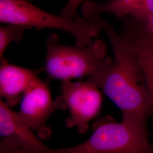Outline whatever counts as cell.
Here are the masks:
<instances>
[{
  "mask_svg": "<svg viewBox=\"0 0 153 153\" xmlns=\"http://www.w3.org/2000/svg\"><path fill=\"white\" fill-rule=\"evenodd\" d=\"M87 18L104 31L113 50V59L107 57L87 81L102 89L120 109L123 119L146 124L153 112L152 100L141 68L130 45L100 15Z\"/></svg>",
  "mask_w": 153,
  "mask_h": 153,
  "instance_id": "1",
  "label": "cell"
},
{
  "mask_svg": "<svg viewBox=\"0 0 153 153\" xmlns=\"http://www.w3.org/2000/svg\"><path fill=\"white\" fill-rule=\"evenodd\" d=\"M57 153H153L146 124L123 119L105 117L96 123L90 137L81 144L56 149Z\"/></svg>",
  "mask_w": 153,
  "mask_h": 153,
  "instance_id": "2",
  "label": "cell"
},
{
  "mask_svg": "<svg viewBox=\"0 0 153 153\" xmlns=\"http://www.w3.org/2000/svg\"><path fill=\"white\" fill-rule=\"evenodd\" d=\"M0 22L26 26L29 29L52 28L71 34L78 46L92 43L99 28L85 17L56 16L44 11L27 0H0Z\"/></svg>",
  "mask_w": 153,
  "mask_h": 153,
  "instance_id": "3",
  "label": "cell"
},
{
  "mask_svg": "<svg viewBox=\"0 0 153 153\" xmlns=\"http://www.w3.org/2000/svg\"><path fill=\"white\" fill-rule=\"evenodd\" d=\"M46 45L44 71L62 82L93 76L108 57L106 44L98 39L88 45L69 46L61 44L59 36L52 33Z\"/></svg>",
  "mask_w": 153,
  "mask_h": 153,
  "instance_id": "4",
  "label": "cell"
},
{
  "mask_svg": "<svg viewBox=\"0 0 153 153\" xmlns=\"http://www.w3.org/2000/svg\"><path fill=\"white\" fill-rule=\"evenodd\" d=\"M66 108L62 96L61 95L53 100L48 82L38 76L24 94L16 114L40 139L46 140L52 134L51 128L47 125L48 120L57 110Z\"/></svg>",
  "mask_w": 153,
  "mask_h": 153,
  "instance_id": "5",
  "label": "cell"
},
{
  "mask_svg": "<svg viewBox=\"0 0 153 153\" xmlns=\"http://www.w3.org/2000/svg\"><path fill=\"white\" fill-rule=\"evenodd\" d=\"M99 88L89 81H62L61 90L70 116L65 120L67 127L76 128L78 132L85 134L89 123L96 117L102 108L103 97Z\"/></svg>",
  "mask_w": 153,
  "mask_h": 153,
  "instance_id": "6",
  "label": "cell"
},
{
  "mask_svg": "<svg viewBox=\"0 0 153 153\" xmlns=\"http://www.w3.org/2000/svg\"><path fill=\"white\" fill-rule=\"evenodd\" d=\"M35 131L21 120L16 112L0 99V134L10 140L24 153H57L42 141Z\"/></svg>",
  "mask_w": 153,
  "mask_h": 153,
  "instance_id": "7",
  "label": "cell"
},
{
  "mask_svg": "<svg viewBox=\"0 0 153 153\" xmlns=\"http://www.w3.org/2000/svg\"><path fill=\"white\" fill-rule=\"evenodd\" d=\"M38 71L10 64L5 59L1 60L0 96L9 107L21 103L23 96Z\"/></svg>",
  "mask_w": 153,
  "mask_h": 153,
  "instance_id": "8",
  "label": "cell"
},
{
  "mask_svg": "<svg viewBox=\"0 0 153 153\" xmlns=\"http://www.w3.org/2000/svg\"><path fill=\"white\" fill-rule=\"evenodd\" d=\"M121 33L130 45L141 68L152 100L153 112V38L137 22L126 21Z\"/></svg>",
  "mask_w": 153,
  "mask_h": 153,
  "instance_id": "9",
  "label": "cell"
},
{
  "mask_svg": "<svg viewBox=\"0 0 153 153\" xmlns=\"http://www.w3.org/2000/svg\"><path fill=\"white\" fill-rule=\"evenodd\" d=\"M82 11L83 17L108 13L122 18L131 16L143 24L153 15V0H110L103 4L88 1Z\"/></svg>",
  "mask_w": 153,
  "mask_h": 153,
  "instance_id": "10",
  "label": "cell"
},
{
  "mask_svg": "<svg viewBox=\"0 0 153 153\" xmlns=\"http://www.w3.org/2000/svg\"><path fill=\"white\" fill-rule=\"evenodd\" d=\"M29 30L26 26L6 24L0 27V59H4L6 50L13 42L19 43L23 38L24 32Z\"/></svg>",
  "mask_w": 153,
  "mask_h": 153,
  "instance_id": "11",
  "label": "cell"
},
{
  "mask_svg": "<svg viewBox=\"0 0 153 153\" xmlns=\"http://www.w3.org/2000/svg\"><path fill=\"white\" fill-rule=\"evenodd\" d=\"M86 1L88 0H68L66 4L61 10V15L71 18L76 17L78 16L76 10L78 7Z\"/></svg>",
  "mask_w": 153,
  "mask_h": 153,
  "instance_id": "12",
  "label": "cell"
},
{
  "mask_svg": "<svg viewBox=\"0 0 153 153\" xmlns=\"http://www.w3.org/2000/svg\"><path fill=\"white\" fill-rule=\"evenodd\" d=\"M0 153H24L9 140L2 138L0 140Z\"/></svg>",
  "mask_w": 153,
  "mask_h": 153,
  "instance_id": "13",
  "label": "cell"
},
{
  "mask_svg": "<svg viewBox=\"0 0 153 153\" xmlns=\"http://www.w3.org/2000/svg\"><path fill=\"white\" fill-rule=\"evenodd\" d=\"M143 30L148 35L153 38V15L141 25Z\"/></svg>",
  "mask_w": 153,
  "mask_h": 153,
  "instance_id": "14",
  "label": "cell"
}]
</instances>
